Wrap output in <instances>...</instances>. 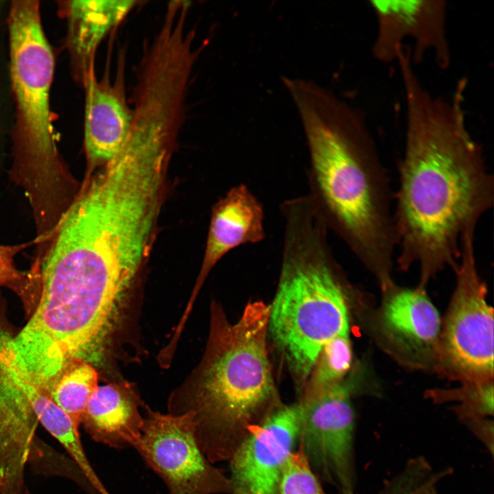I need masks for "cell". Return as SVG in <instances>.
Returning a JSON list of instances; mask_svg holds the SVG:
<instances>
[{
	"label": "cell",
	"instance_id": "obj_1",
	"mask_svg": "<svg viewBox=\"0 0 494 494\" xmlns=\"http://www.w3.org/2000/svg\"><path fill=\"white\" fill-rule=\"evenodd\" d=\"M405 142L394 194L395 264L416 267L419 287L457 264L463 239L494 203V178L467 126V81L450 97L432 93L407 58L399 64Z\"/></svg>",
	"mask_w": 494,
	"mask_h": 494
},
{
	"label": "cell",
	"instance_id": "obj_2",
	"mask_svg": "<svg viewBox=\"0 0 494 494\" xmlns=\"http://www.w3.org/2000/svg\"><path fill=\"white\" fill-rule=\"evenodd\" d=\"M282 82L307 139V195L382 289L393 281L395 193L373 136L362 115L329 91L305 79Z\"/></svg>",
	"mask_w": 494,
	"mask_h": 494
},
{
	"label": "cell",
	"instance_id": "obj_3",
	"mask_svg": "<svg viewBox=\"0 0 494 494\" xmlns=\"http://www.w3.org/2000/svg\"><path fill=\"white\" fill-rule=\"evenodd\" d=\"M280 211L281 270L269 306L268 333L303 387L323 347L349 334L348 286L328 242V229L309 197L287 199Z\"/></svg>",
	"mask_w": 494,
	"mask_h": 494
},
{
	"label": "cell",
	"instance_id": "obj_4",
	"mask_svg": "<svg viewBox=\"0 0 494 494\" xmlns=\"http://www.w3.org/2000/svg\"><path fill=\"white\" fill-rule=\"evenodd\" d=\"M268 317L269 306L258 301L248 303L235 323L215 315L197 388L173 413H193L196 440L213 464L228 462L281 404L267 350Z\"/></svg>",
	"mask_w": 494,
	"mask_h": 494
},
{
	"label": "cell",
	"instance_id": "obj_5",
	"mask_svg": "<svg viewBox=\"0 0 494 494\" xmlns=\"http://www.w3.org/2000/svg\"><path fill=\"white\" fill-rule=\"evenodd\" d=\"M8 25L16 141L27 160L38 167H54L58 152L49 103L54 57L43 29L39 2L12 1Z\"/></svg>",
	"mask_w": 494,
	"mask_h": 494
},
{
	"label": "cell",
	"instance_id": "obj_6",
	"mask_svg": "<svg viewBox=\"0 0 494 494\" xmlns=\"http://www.w3.org/2000/svg\"><path fill=\"white\" fill-rule=\"evenodd\" d=\"M475 233L467 234L456 266V286L441 326L435 368L464 383L493 379V310L478 270Z\"/></svg>",
	"mask_w": 494,
	"mask_h": 494
},
{
	"label": "cell",
	"instance_id": "obj_7",
	"mask_svg": "<svg viewBox=\"0 0 494 494\" xmlns=\"http://www.w3.org/2000/svg\"><path fill=\"white\" fill-rule=\"evenodd\" d=\"M193 416L191 411L163 414L147 407L132 447L163 480L168 494H233L229 477L198 445Z\"/></svg>",
	"mask_w": 494,
	"mask_h": 494
},
{
	"label": "cell",
	"instance_id": "obj_8",
	"mask_svg": "<svg viewBox=\"0 0 494 494\" xmlns=\"http://www.w3.org/2000/svg\"><path fill=\"white\" fill-rule=\"evenodd\" d=\"M298 402L301 410L299 443L311 468L340 494H354L353 435L355 412L352 397L359 372Z\"/></svg>",
	"mask_w": 494,
	"mask_h": 494
},
{
	"label": "cell",
	"instance_id": "obj_9",
	"mask_svg": "<svg viewBox=\"0 0 494 494\" xmlns=\"http://www.w3.org/2000/svg\"><path fill=\"white\" fill-rule=\"evenodd\" d=\"M376 21L371 54L381 63L396 61L397 54L410 40L414 64L432 54L438 68L450 67L451 51L447 31V4L441 0L368 1Z\"/></svg>",
	"mask_w": 494,
	"mask_h": 494
},
{
	"label": "cell",
	"instance_id": "obj_10",
	"mask_svg": "<svg viewBox=\"0 0 494 494\" xmlns=\"http://www.w3.org/2000/svg\"><path fill=\"white\" fill-rule=\"evenodd\" d=\"M299 403L278 405L228 460L233 494H278L284 466L299 443Z\"/></svg>",
	"mask_w": 494,
	"mask_h": 494
},
{
	"label": "cell",
	"instance_id": "obj_11",
	"mask_svg": "<svg viewBox=\"0 0 494 494\" xmlns=\"http://www.w3.org/2000/svg\"><path fill=\"white\" fill-rule=\"evenodd\" d=\"M381 290L377 328L386 348L406 365L435 368L442 322L424 287H402L393 282Z\"/></svg>",
	"mask_w": 494,
	"mask_h": 494
},
{
	"label": "cell",
	"instance_id": "obj_12",
	"mask_svg": "<svg viewBox=\"0 0 494 494\" xmlns=\"http://www.w3.org/2000/svg\"><path fill=\"white\" fill-rule=\"evenodd\" d=\"M125 55H119L113 79L107 73L98 79L93 68L84 78L85 90L84 143L88 171L91 176L119 152L128 134L132 109L126 99Z\"/></svg>",
	"mask_w": 494,
	"mask_h": 494
},
{
	"label": "cell",
	"instance_id": "obj_13",
	"mask_svg": "<svg viewBox=\"0 0 494 494\" xmlns=\"http://www.w3.org/2000/svg\"><path fill=\"white\" fill-rule=\"evenodd\" d=\"M264 217L261 202L242 183L231 187L214 204L203 260L184 319L209 272L224 255L242 245L264 239Z\"/></svg>",
	"mask_w": 494,
	"mask_h": 494
},
{
	"label": "cell",
	"instance_id": "obj_14",
	"mask_svg": "<svg viewBox=\"0 0 494 494\" xmlns=\"http://www.w3.org/2000/svg\"><path fill=\"white\" fill-rule=\"evenodd\" d=\"M136 1L76 0L64 5L68 22L67 45L77 79L95 67L97 47L135 7Z\"/></svg>",
	"mask_w": 494,
	"mask_h": 494
},
{
	"label": "cell",
	"instance_id": "obj_15",
	"mask_svg": "<svg viewBox=\"0 0 494 494\" xmlns=\"http://www.w3.org/2000/svg\"><path fill=\"white\" fill-rule=\"evenodd\" d=\"M143 421L133 399L113 385H104L92 395L81 424L95 442L122 449L134 446Z\"/></svg>",
	"mask_w": 494,
	"mask_h": 494
},
{
	"label": "cell",
	"instance_id": "obj_16",
	"mask_svg": "<svg viewBox=\"0 0 494 494\" xmlns=\"http://www.w3.org/2000/svg\"><path fill=\"white\" fill-rule=\"evenodd\" d=\"M4 373L26 398L39 424L62 446L88 480H95L97 474L85 453L79 427L16 362L7 364Z\"/></svg>",
	"mask_w": 494,
	"mask_h": 494
},
{
	"label": "cell",
	"instance_id": "obj_17",
	"mask_svg": "<svg viewBox=\"0 0 494 494\" xmlns=\"http://www.w3.org/2000/svg\"><path fill=\"white\" fill-rule=\"evenodd\" d=\"M97 387L95 369L89 363L75 360L65 367L48 394L80 427L87 404Z\"/></svg>",
	"mask_w": 494,
	"mask_h": 494
},
{
	"label": "cell",
	"instance_id": "obj_18",
	"mask_svg": "<svg viewBox=\"0 0 494 494\" xmlns=\"http://www.w3.org/2000/svg\"><path fill=\"white\" fill-rule=\"evenodd\" d=\"M352 362L351 344L349 335L340 336L322 349L307 381L303 397L314 395L342 381Z\"/></svg>",
	"mask_w": 494,
	"mask_h": 494
},
{
	"label": "cell",
	"instance_id": "obj_19",
	"mask_svg": "<svg viewBox=\"0 0 494 494\" xmlns=\"http://www.w3.org/2000/svg\"><path fill=\"white\" fill-rule=\"evenodd\" d=\"M459 389L435 390L430 395L434 401L439 402L457 401L454 411L462 423L493 416V380L464 383Z\"/></svg>",
	"mask_w": 494,
	"mask_h": 494
},
{
	"label": "cell",
	"instance_id": "obj_20",
	"mask_svg": "<svg viewBox=\"0 0 494 494\" xmlns=\"http://www.w3.org/2000/svg\"><path fill=\"white\" fill-rule=\"evenodd\" d=\"M451 472L435 470L423 456L412 458L384 482L379 494H438V483Z\"/></svg>",
	"mask_w": 494,
	"mask_h": 494
},
{
	"label": "cell",
	"instance_id": "obj_21",
	"mask_svg": "<svg viewBox=\"0 0 494 494\" xmlns=\"http://www.w3.org/2000/svg\"><path fill=\"white\" fill-rule=\"evenodd\" d=\"M278 494H327L300 443L284 466Z\"/></svg>",
	"mask_w": 494,
	"mask_h": 494
},
{
	"label": "cell",
	"instance_id": "obj_22",
	"mask_svg": "<svg viewBox=\"0 0 494 494\" xmlns=\"http://www.w3.org/2000/svg\"><path fill=\"white\" fill-rule=\"evenodd\" d=\"M24 247V245L0 246V287H8L21 294L32 280L30 274L19 271L14 263L15 255Z\"/></svg>",
	"mask_w": 494,
	"mask_h": 494
},
{
	"label": "cell",
	"instance_id": "obj_23",
	"mask_svg": "<svg viewBox=\"0 0 494 494\" xmlns=\"http://www.w3.org/2000/svg\"><path fill=\"white\" fill-rule=\"evenodd\" d=\"M471 432L485 446L493 456L494 425L492 419L484 418L463 423Z\"/></svg>",
	"mask_w": 494,
	"mask_h": 494
},
{
	"label": "cell",
	"instance_id": "obj_24",
	"mask_svg": "<svg viewBox=\"0 0 494 494\" xmlns=\"http://www.w3.org/2000/svg\"><path fill=\"white\" fill-rule=\"evenodd\" d=\"M0 6H1V5H0Z\"/></svg>",
	"mask_w": 494,
	"mask_h": 494
}]
</instances>
